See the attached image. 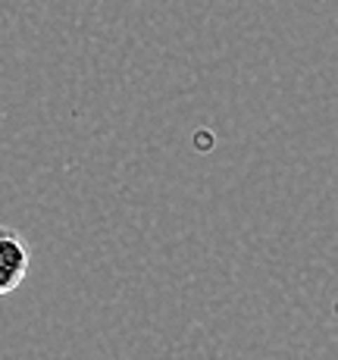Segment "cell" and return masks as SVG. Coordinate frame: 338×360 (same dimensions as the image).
Here are the masks:
<instances>
[{
	"label": "cell",
	"mask_w": 338,
	"mask_h": 360,
	"mask_svg": "<svg viewBox=\"0 0 338 360\" xmlns=\"http://www.w3.org/2000/svg\"><path fill=\"white\" fill-rule=\"evenodd\" d=\"M0 232H4V229H0Z\"/></svg>",
	"instance_id": "obj_2"
},
{
	"label": "cell",
	"mask_w": 338,
	"mask_h": 360,
	"mask_svg": "<svg viewBox=\"0 0 338 360\" xmlns=\"http://www.w3.org/2000/svg\"><path fill=\"white\" fill-rule=\"evenodd\" d=\"M32 269V251L22 235L0 232V297H10Z\"/></svg>",
	"instance_id": "obj_1"
}]
</instances>
